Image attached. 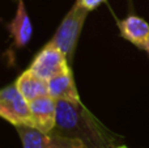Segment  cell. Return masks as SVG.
Returning <instances> with one entry per match:
<instances>
[{"label":"cell","instance_id":"cell-3","mask_svg":"<svg viewBox=\"0 0 149 148\" xmlns=\"http://www.w3.org/2000/svg\"><path fill=\"white\" fill-rule=\"evenodd\" d=\"M0 117L13 126H31L30 102L18 91L16 83L0 91Z\"/></svg>","mask_w":149,"mask_h":148},{"label":"cell","instance_id":"cell-10","mask_svg":"<svg viewBox=\"0 0 149 148\" xmlns=\"http://www.w3.org/2000/svg\"><path fill=\"white\" fill-rule=\"evenodd\" d=\"M49 83V94L55 100H80V94L77 92L74 84L72 70L65 73H60L54 76Z\"/></svg>","mask_w":149,"mask_h":148},{"label":"cell","instance_id":"cell-6","mask_svg":"<svg viewBox=\"0 0 149 148\" xmlns=\"http://www.w3.org/2000/svg\"><path fill=\"white\" fill-rule=\"evenodd\" d=\"M56 100L50 94L30 101L31 126L43 133H50L56 125Z\"/></svg>","mask_w":149,"mask_h":148},{"label":"cell","instance_id":"cell-5","mask_svg":"<svg viewBox=\"0 0 149 148\" xmlns=\"http://www.w3.org/2000/svg\"><path fill=\"white\" fill-rule=\"evenodd\" d=\"M70 64L71 63L64 55V52L60 51L51 42H49L34 57L29 70H31L36 75L41 76L45 80H50L54 76L71 71Z\"/></svg>","mask_w":149,"mask_h":148},{"label":"cell","instance_id":"cell-7","mask_svg":"<svg viewBox=\"0 0 149 148\" xmlns=\"http://www.w3.org/2000/svg\"><path fill=\"white\" fill-rule=\"evenodd\" d=\"M7 29L9 37L13 41V46L16 49H24L33 36V25L30 17L28 15L24 0H17V9L16 15L7 24Z\"/></svg>","mask_w":149,"mask_h":148},{"label":"cell","instance_id":"cell-13","mask_svg":"<svg viewBox=\"0 0 149 148\" xmlns=\"http://www.w3.org/2000/svg\"><path fill=\"white\" fill-rule=\"evenodd\" d=\"M116 148H128V147L124 146V144H122V146H119V147H116Z\"/></svg>","mask_w":149,"mask_h":148},{"label":"cell","instance_id":"cell-12","mask_svg":"<svg viewBox=\"0 0 149 148\" xmlns=\"http://www.w3.org/2000/svg\"><path fill=\"white\" fill-rule=\"evenodd\" d=\"M145 51H147V52H148V55H149V43L147 45V47H145Z\"/></svg>","mask_w":149,"mask_h":148},{"label":"cell","instance_id":"cell-8","mask_svg":"<svg viewBox=\"0 0 149 148\" xmlns=\"http://www.w3.org/2000/svg\"><path fill=\"white\" fill-rule=\"evenodd\" d=\"M118 28L120 36L139 49L145 50L149 43V24L144 18L135 15L118 21Z\"/></svg>","mask_w":149,"mask_h":148},{"label":"cell","instance_id":"cell-2","mask_svg":"<svg viewBox=\"0 0 149 148\" xmlns=\"http://www.w3.org/2000/svg\"><path fill=\"white\" fill-rule=\"evenodd\" d=\"M89 12V9H86L79 0H76L70 12L62 20L54 37L50 39V42L54 46H56L60 51L64 52L70 63L73 60L77 42H79L82 26H84V22Z\"/></svg>","mask_w":149,"mask_h":148},{"label":"cell","instance_id":"cell-1","mask_svg":"<svg viewBox=\"0 0 149 148\" xmlns=\"http://www.w3.org/2000/svg\"><path fill=\"white\" fill-rule=\"evenodd\" d=\"M56 108L55 133L79 139L86 148H116L123 144V138L106 127L81 100H56Z\"/></svg>","mask_w":149,"mask_h":148},{"label":"cell","instance_id":"cell-9","mask_svg":"<svg viewBox=\"0 0 149 148\" xmlns=\"http://www.w3.org/2000/svg\"><path fill=\"white\" fill-rule=\"evenodd\" d=\"M16 85L18 91L25 96L29 102L38 97L49 94V83L47 80L42 79L41 76L36 75L31 70H26L16 79Z\"/></svg>","mask_w":149,"mask_h":148},{"label":"cell","instance_id":"cell-4","mask_svg":"<svg viewBox=\"0 0 149 148\" xmlns=\"http://www.w3.org/2000/svg\"><path fill=\"white\" fill-rule=\"evenodd\" d=\"M22 148H86L79 139L60 135L55 131L43 133L33 126H15Z\"/></svg>","mask_w":149,"mask_h":148},{"label":"cell","instance_id":"cell-11","mask_svg":"<svg viewBox=\"0 0 149 148\" xmlns=\"http://www.w3.org/2000/svg\"><path fill=\"white\" fill-rule=\"evenodd\" d=\"M80 3H81L82 5H84L86 9H89V10H93V9H95V8H98L101 4H102L105 0H79Z\"/></svg>","mask_w":149,"mask_h":148}]
</instances>
